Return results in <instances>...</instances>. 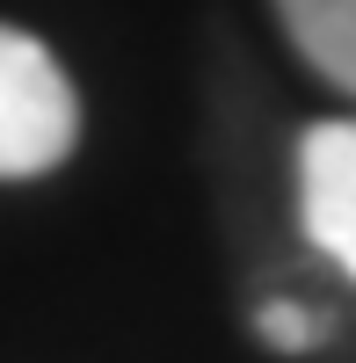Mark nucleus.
Here are the masks:
<instances>
[{
	"label": "nucleus",
	"instance_id": "2",
	"mask_svg": "<svg viewBox=\"0 0 356 363\" xmlns=\"http://www.w3.org/2000/svg\"><path fill=\"white\" fill-rule=\"evenodd\" d=\"M299 218L306 240L356 284V116L313 124L299 138Z\"/></svg>",
	"mask_w": 356,
	"mask_h": 363
},
{
	"label": "nucleus",
	"instance_id": "3",
	"mask_svg": "<svg viewBox=\"0 0 356 363\" xmlns=\"http://www.w3.org/2000/svg\"><path fill=\"white\" fill-rule=\"evenodd\" d=\"M277 15L306 66L328 87L356 95V0H277Z\"/></svg>",
	"mask_w": 356,
	"mask_h": 363
},
{
	"label": "nucleus",
	"instance_id": "4",
	"mask_svg": "<svg viewBox=\"0 0 356 363\" xmlns=\"http://www.w3.org/2000/svg\"><path fill=\"white\" fill-rule=\"evenodd\" d=\"M262 335L284 342V349H313V342H320V320L299 313V306H262Z\"/></svg>",
	"mask_w": 356,
	"mask_h": 363
},
{
	"label": "nucleus",
	"instance_id": "1",
	"mask_svg": "<svg viewBox=\"0 0 356 363\" xmlns=\"http://www.w3.org/2000/svg\"><path fill=\"white\" fill-rule=\"evenodd\" d=\"M73 138H80L73 80L58 73V58L37 37L0 29V182L58 167L73 153Z\"/></svg>",
	"mask_w": 356,
	"mask_h": 363
}]
</instances>
